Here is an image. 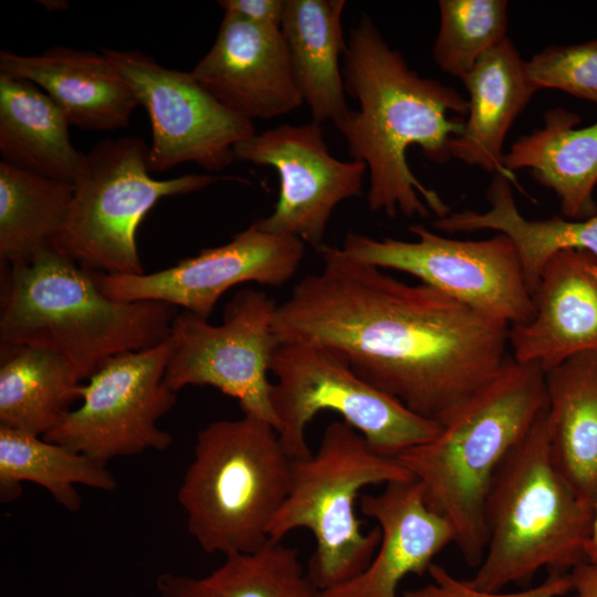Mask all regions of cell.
I'll return each mask as SVG.
<instances>
[{
  "instance_id": "30",
  "label": "cell",
  "mask_w": 597,
  "mask_h": 597,
  "mask_svg": "<svg viewBox=\"0 0 597 597\" xmlns=\"http://www.w3.org/2000/svg\"><path fill=\"white\" fill-rule=\"evenodd\" d=\"M436 64L462 80L478 60L506 36V0H440Z\"/></svg>"
},
{
  "instance_id": "16",
  "label": "cell",
  "mask_w": 597,
  "mask_h": 597,
  "mask_svg": "<svg viewBox=\"0 0 597 597\" xmlns=\"http://www.w3.org/2000/svg\"><path fill=\"white\" fill-rule=\"evenodd\" d=\"M191 74L223 107L252 122L292 113L304 103L281 30L235 15L223 14L212 46Z\"/></svg>"
},
{
  "instance_id": "7",
  "label": "cell",
  "mask_w": 597,
  "mask_h": 597,
  "mask_svg": "<svg viewBox=\"0 0 597 597\" xmlns=\"http://www.w3.org/2000/svg\"><path fill=\"white\" fill-rule=\"evenodd\" d=\"M413 479L396 458L376 452L353 427L332 422L315 453L293 460L290 492L269 537L281 542L297 528L308 530L315 540L308 576L321 591L338 586L368 566L380 542V530L364 532L356 515L360 491Z\"/></svg>"
},
{
  "instance_id": "26",
  "label": "cell",
  "mask_w": 597,
  "mask_h": 597,
  "mask_svg": "<svg viewBox=\"0 0 597 597\" xmlns=\"http://www.w3.org/2000/svg\"><path fill=\"white\" fill-rule=\"evenodd\" d=\"M82 381L56 354L0 343V426L44 437L81 401Z\"/></svg>"
},
{
  "instance_id": "20",
  "label": "cell",
  "mask_w": 597,
  "mask_h": 597,
  "mask_svg": "<svg viewBox=\"0 0 597 597\" xmlns=\"http://www.w3.org/2000/svg\"><path fill=\"white\" fill-rule=\"evenodd\" d=\"M469 108L461 133L450 144L451 158L502 175L516 185L503 165L509 129L538 91L530 81L526 61L505 38L485 52L461 80Z\"/></svg>"
},
{
  "instance_id": "18",
  "label": "cell",
  "mask_w": 597,
  "mask_h": 597,
  "mask_svg": "<svg viewBox=\"0 0 597 597\" xmlns=\"http://www.w3.org/2000/svg\"><path fill=\"white\" fill-rule=\"evenodd\" d=\"M535 314L510 326L512 357L547 370L567 358L597 353V259L582 250L555 253L533 295Z\"/></svg>"
},
{
  "instance_id": "9",
  "label": "cell",
  "mask_w": 597,
  "mask_h": 597,
  "mask_svg": "<svg viewBox=\"0 0 597 597\" xmlns=\"http://www.w3.org/2000/svg\"><path fill=\"white\" fill-rule=\"evenodd\" d=\"M270 371L271 404L280 440L293 460L310 457L306 428L329 410L357 430L378 453L395 458L439 434L442 426L362 379L336 353L312 344H277Z\"/></svg>"
},
{
  "instance_id": "23",
  "label": "cell",
  "mask_w": 597,
  "mask_h": 597,
  "mask_svg": "<svg viewBox=\"0 0 597 597\" xmlns=\"http://www.w3.org/2000/svg\"><path fill=\"white\" fill-rule=\"evenodd\" d=\"M344 0H285L281 32L313 122L337 123L349 109L339 59L346 49Z\"/></svg>"
},
{
  "instance_id": "13",
  "label": "cell",
  "mask_w": 597,
  "mask_h": 597,
  "mask_svg": "<svg viewBox=\"0 0 597 597\" xmlns=\"http://www.w3.org/2000/svg\"><path fill=\"white\" fill-rule=\"evenodd\" d=\"M133 88L151 125L150 172L195 163L217 172L228 167L234 147L256 134L252 121L218 103L191 72L171 70L139 50L102 49Z\"/></svg>"
},
{
  "instance_id": "35",
  "label": "cell",
  "mask_w": 597,
  "mask_h": 597,
  "mask_svg": "<svg viewBox=\"0 0 597 597\" xmlns=\"http://www.w3.org/2000/svg\"><path fill=\"white\" fill-rule=\"evenodd\" d=\"M587 561L597 564V502L594 510V522L586 551Z\"/></svg>"
},
{
  "instance_id": "8",
  "label": "cell",
  "mask_w": 597,
  "mask_h": 597,
  "mask_svg": "<svg viewBox=\"0 0 597 597\" xmlns=\"http://www.w3.org/2000/svg\"><path fill=\"white\" fill-rule=\"evenodd\" d=\"M147 154L148 146L137 136L103 139L85 154L69 213L52 243L54 250L91 271L143 274L136 234L151 208L161 198L235 179L210 174L154 179Z\"/></svg>"
},
{
  "instance_id": "32",
  "label": "cell",
  "mask_w": 597,
  "mask_h": 597,
  "mask_svg": "<svg viewBox=\"0 0 597 597\" xmlns=\"http://www.w3.org/2000/svg\"><path fill=\"white\" fill-rule=\"evenodd\" d=\"M428 574L431 583L408 589L400 597H564L573 590L569 573H549L540 585L516 593L485 591L471 586L449 573L442 565L432 563ZM576 597V596H573Z\"/></svg>"
},
{
  "instance_id": "3",
  "label": "cell",
  "mask_w": 597,
  "mask_h": 597,
  "mask_svg": "<svg viewBox=\"0 0 597 597\" xmlns=\"http://www.w3.org/2000/svg\"><path fill=\"white\" fill-rule=\"evenodd\" d=\"M177 314L164 302L108 297L91 270L53 248L1 264L0 343L52 352L81 381L114 356L168 339Z\"/></svg>"
},
{
  "instance_id": "6",
  "label": "cell",
  "mask_w": 597,
  "mask_h": 597,
  "mask_svg": "<svg viewBox=\"0 0 597 597\" xmlns=\"http://www.w3.org/2000/svg\"><path fill=\"white\" fill-rule=\"evenodd\" d=\"M292 464L264 420L243 415L201 429L177 494L200 548L227 556L262 547L289 495Z\"/></svg>"
},
{
  "instance_id": "22",
  "label": "cell",
  "mask_w": 597,
  "mask_h": 597,
  "mask_svg": "<svg viewBox=\"0 0 597 597\" xmlns=\"http://www.w3.org/2000/svg\"><path fill=\"white\" fill-rule=\"evenodd\" d=\"M582 118L563 107L548 109L544 125L516 139L504 154L512 174L528 168L533 177L559 198L566 219L584 220L597 214V122L577 128Z\"/></svg>"
},
{
  "instance_id": "2",
  "label": "cell",
  "mask_w": 597,
  "mask_h": 597,
  "mask_svg": "<svg viewBox=\"0 0 597 597\" xmlns=\"http://www.w3.org/2000/svg\"><path fill=\"white\" fill-rule=\"evenodd\" d=\"M343 65L345 90L358 108H349L334 125L352 159L366 165L369 209L390 218H427L432 212L438 219L451 213L413 175L407 151L419 147L430 161L448 163L450 144L464 126L468 100L412 71L366 15L349 31Z\"/></svg>"
},
{
  "instance_id": "31",
  "label": "cell",
  "mask_w": 597,
  "mask_h": 597,
  "mask_svg": "<svg viewBox=\"0 0 597 597\" xmlns=\"http://www.w3.org/2000/svg\"><path fill=\"white\" fill-rule=\"evenodd\" d=\"M526 72L537 90H559L597 105V39L548 46L526 61Z\"/></svg>"
},
{
  "instance_id": "5",
  "label": "cell",
  "mask_w": 597,
  "mask_h": 597,
  "mask_svg": "<svg viewBox=\"0 0 597 597\" xmlns=\"http://www.w3.org/2000/svg\"><path fill=\"white\" fill-rule=\"evenodd\" d=\"M546 408L492 481L484 510L488 543L468 580L480 590L531 583L542 568L569 573L587 561L595 507L575 494L551 459Z\"/></svg>"
},
{
  "instance_id": "12",
  "label": "cell",
  "mask_w": 597,
  "mask_h": 597,
  "mask_svg": "<svg viewBox=\"0 0 597 597\" xmlns=\"http://www.w3.org/2000/svg\"><path fill=\"white\" fill-rule=\"evenodd\" d=\"M169 339L108 359L82 385L81 404L43 438L106 464L118 457L166 451L172 436L158 421L176 405L166 381Z\"/></svg>"
},
{
  "instance_id": "15",
  "label": "cell",
  "mask_w": 597,
  "mask_h": 597,
  "mask_svg": "<svg viewBox=\"0 0 597 597\" xmlns=\"http://www.w3.org/2000/svg\"><path fill=\"white\" fill-rule=\"evenodd\" d=\"M237 160L273 167L280 179L274 210L256 220L268 232L293 235L318 249L334 209L357 196L366 165L332 156L321 124H283L238 144Z\"/></svg>"
},
{
  "instance_id": "21",
  "label": "cell",
  "mask_w": 597,
  "mask_h": 597,
  "mask_svg": "<svg viewBox=\"0 0 597 597\" xmlns=\"http://www.w3.org/2000/svg\"><path fill=\"white\" fill-rule=\"evenodd\" d=\"M551 459L575 494L597 502V353L576 354L545 370Z\"/></svg>"
},
{
  "instance_id": "25",
  "label": "cell",
  "mask_w": 597,
  "mask_h": 597,
  "mask_svg": "<svg viewBox=\"0 0 597 597\" xmlns=\"http://www.w3.org/2000/svg\"><path fill=\"white\" fill-rule=\"evenodd\" d=\"M485 197L488 211L451 212L436 219L433 227L447 233L493 230L507 235L517 251L532 297L545 264L558 251L582 250L597 259V214L584 220L557 216L527 220L515 205L510 180L502 175H494Z\"/></svg>"
},
{
  "instance_id": "28",
  "label": "cell",
  "mask_w": 597,
  "mask_h": 597,
  "mask_svg": "<svg viewBox=\"0 0 597 597\" xmlns=\"http://www.w3.org/2000/svg\"><path fill=\"white\" fill-rule=\"evenodd\" d=\"M23 482L41 485L70 512H77L82 504L76 485L103 491L117 488L106 464L43 437L0 426L1 502L15 501Z\"/></svg>"
},
{
  "instance_id": "34",
  "label": "cell",
  "mask_w": 597,
  "mask_h": 597,
  "mask_svg": "<svg viewBox=\"0 0 597 597\" xmlns=\"http://www.w3.org/2000/svg\"><path fill=\"white\" fill-rule=\"evenodd\" d=\"M573 590L576 597H597V564L585 561L570 572Z\"/></svg>"
},
{
  "instance_id": "10",
  "label": "cell",
  "mask_w": 597,
  "mask_h": 597,
  "mask_svg": "<svg viewBox=\"0 0 597 597\" xmlns=\"http://www.w3.org/2000/svg\"><path fill=\"white\" fill-rule=\"evenodd\" d=\"M409 230L416 241L380 240L350 232L341 250L379 269L411 274L452 298L509 326L528 323L535 314L521 261L512 240L496 233L486 240H457L421 224Z\"/></svg>"
},
{
  "instance_id": "4",
  "label": "cell",
  "mask_w": 597,
  "mask_h": 597,
  "mask_svg": "<svg viewBox=\"0 0 597 597\" xmlns=\"http://www.w3.org/2000/svg\"><path fill=\"white\" fill-rule=\"evenodd\" d=\"M546 407L543 367L510 355L437 437L395 457L421 484L429 507L449 521L454 544L471 567L484 556V510L494 475Z\"/></svg>"
},
{
  "instance_id": "27",
  "label": "cell",
  "mask_w": 597,
  "mask_h": 597,
  "mask_svg": "<svg viewBox=\"0 0 597 597\" xmlns=\"http://www.w3.org/2000/svg\"><path fill=\"white\" fill-rule=\"evenodd\" d=\"M155 587L159 597H322L298 552L272 540L256 551L227 555L206 576L161 573Z\"/></svg>"
},
{
  "instance_id": "19",
  "label": "cell",
  "mask_w": 597,
  "mask_h": 597,
  "mask_svg": "<svg viewBox=\"0 0 597 597\" xmlns=\"http://www.w3.org/2000/svg\"><path fill=\"white\" fill-rule=\"evenodd\" d=\"M0 74L35 84L63 111L70 125L85 130L125 128L139 105L128 82L102 52L54 46L23 55L3 49Z\"/></svg>"
},
{
  "instance_id": "17",
  "label": "cell",
  "mask_w": 597,
  "mask_h": 597,
  "mask_svg": "<svg viewBox=\"0 0 597 597\" xmlns=\"http://www.w3.org/2000/svg\"><path fill=\"white\" fill-rule=\"evenodd\" d=\"M360 510L380 530L378 548L354 578L322 591V597H397L400 582L428 573L433 558L454 543L449 521L426 502L416 480L390 482L378 494L360 496Z\"/></svg>"
},
{
  "instance_id": "11",
  "label": "cell",
  "mask_w": 597,
  "mask_h": 597,
  "mask_svg": "<svg viewBox=\"0 0 597 597\" xmlns=\"http://www.w3.org/2000/svg\"><path fill=\"white\" fill-rule=\"evenodd\" d=\"M276 303L266 293H235L213 325L188 311L178 313L170 334L165 381L177 392L186 386H211L235 398L244 415L264 420L277 431L268 379L277 345L273 323Z\"/></svg>"
},
{
  "instance_id": "24",
  "label": "cell",
  "mask_w": 597,
  "mask_h": 597,
  "mask_svg": "<svg viewBox=\"0 0 597 597\" xmlns=\"http://www.w3.org/2000/svg\"><path fill=\"white\" fill-rule=\"evenodd\" d=\"M70 123L35 84L0 74V154L24 171L73 184L85 160L70 139Z\"/></svg>"
},
{
  "instance_id": "33",
  "label": "cell",
  "mask_w": 597,
  "mask_h": 597,
  "mask_svg": "<svg viewBox=\"0 0 597 597\" xmlns=\"http://www.w3.org/2000/svg\"><path fill=\"white\" fill-rule=\"evenodd\" d=\"M224 13L254 25L281 30L285 0H220Z\"/></svg>"
},
{
  "instance_id": "29",
  "label": "cell",
  "mask_w": 597,
  "mask_h": 597,
  "mask_svg": "<svg viewBox=\"0 0 597 597\" xmlns=\"http://www.w3.org/2000/svg\"><path fill=\"white\" fill-rule=\"evenodd\" d=\"M74 185L0 163V261L23 262L52 248L70 210Z\"/></svg>"
},
{
  "instance_id": "14",
  "label": "cell",
  "mask_w": 597,
  "mask_h": 597,
  "mask_svg": "<svg viewBox=\"0 0 597 597\" xmlns=\"http://www.w3.org/2000/svg\"><path fill=\"white\" fill-rule=\"evenodd\" d=\"M303 255L301 239L268 232L254 221L231 241L164 270L136 275L92 272L113 300L164 302L208 320L229 289L245 282L282 285L295 274Z\"/></svg>"
},
{
  "instance_id": "1",
  "label": "cell",
  "mask_w": 597,
  "mask_h": 597,
  "mask_svg": "<svg viewBox=\"0 0 597 597\" xmlns=\"http://www.w3.org/2000/svg\"><path fill=\"white\" fill-rule=\"evenodd\" d=\"M277 305V344L325 347L373 387L441 426L509 358L510 326L425 283L401 282L341 248Z\"/></svg>"
}]
</instances>
